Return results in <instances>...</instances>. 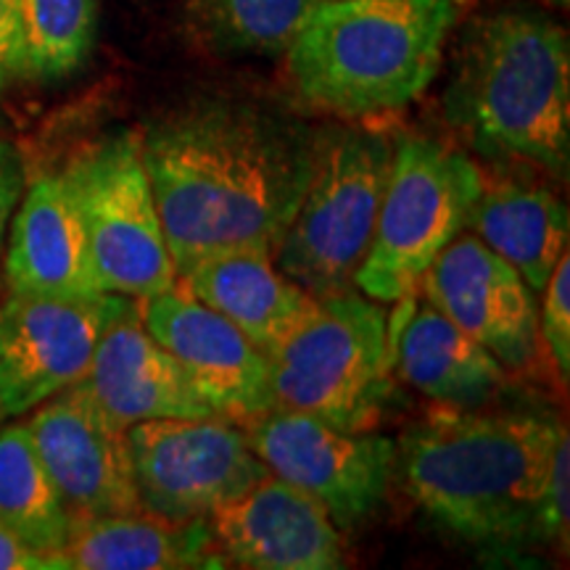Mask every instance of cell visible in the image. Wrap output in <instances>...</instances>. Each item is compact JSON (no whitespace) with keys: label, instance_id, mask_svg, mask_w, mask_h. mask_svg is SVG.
<instances>
[{"label":"cell","instance_id":"obj_1","mask_svg":"<svg viewBox=\"0 0 570 570\" xmlns=\"http://www.w3.org/2000/svg\"><path fill=\"white\" fill-rule=\"evenodd\" d=\"M317 135L254 106L204 101L140 132L142 167L177 275L209 254H275Z\"/></svg>","mask_w":570,"mask_h":570},{"label":"cell","instance_id":"obj_2","mask_svg":"<svg viewBox=\"0 0 570 570\" xmlns=\"http://www.w3.org/2000/svg\"><path fill=\"white\" fill-rule=\"evenodd\" d=\"M562 425L539 415L441 410L407 428L394 465L428 515L481 547L537 541V515Z\"/></svg>","mask_w":570,"mask_h":570},{"label":"cell","instance_id":"obj_3","mask_svg":"<svg viewBox=\"0 0 570 570\" xmlns=\"http://www.w3.org/2000/svg\"><path fill=\"white\" fill-rule=\"evenodd\" d=\"M446 114L491 159L531 161L554 175L570 161V46L539 11H497L470 27Z\"/></svg>","mask_w":570,"mask_h":570},{"label":"cell","instance_id":"obj_4","mask_svg":"<svg viewBox=\"0 0 570 570\" xmlns=\"http://www.w3.org/2000/svg\"><path fill=\"white\" fill-rule=\"evenodd\" d=\"M458 17V0H317L285 51L291 80L320 111H399L439 75Z\"/></svg>","mask_w":570,"mask_h":570},{"label":"cell","instance_id":"obj_5","mask_svg":"<svg viewBox=\"0 0 570 570\" xmlns=\"http://www.w3.org/2000/svg\"><path fill=\"white\" fill-rule=\"evenodd\" d=\"M391 164L394 140L383 132L317 135L309 183L273 254L277 269L312 296L346 291L373 240Z\"/></svg>","mask_w":570,"mask_h":570},{"label":"cell","instance_id":"obj_6","mask_svg":"<svg viewBox=\"0 0 570 570\" xmlns=\"http://www.w3.org/2000/svg\"><path fill=\"white\" fill-rule=\"evenodd\" d=\"M389 317L375 298L336 291L269 354V394L344 431H367L391 391Z\"/></svg>","mask_w":570,"mask_h":570},{"label":"cell","instance_id":"obj_7","mask_svg":"<svg viewBox=\"0 0 570 570\" xmlns=\"http://www.w3.org/2000/svg\"><path fill=\"white\" fill-rule=\"evenodd\" d=\"M483 185L481 169L458 148L425 135L399 138L356 288L381 304L412 296L433 259L468 227Z\"/></svg>","mask_w":570,"mask_h":570},{"label":"cell","instance_id":"obj_8","mask_svg":"<svg viewBox=\"0 0 570 570\" xmlns=\"http://www.w3.org/2000/svg\"><path fill=\"white\" fill-rule=\"evenodd\" d=\"M88 240L92 269L106 294L148 298L177 283L140 132L122 130L85 148L63 169Z\"/></svg>","mask_w":570,"mask_h":570},{"label":"cell","instance_id":"obj_9","mask_svg":"<svg viewBox=\"0 0 570 570\" xmlns=\"http://www.w3.org/2000/svg\"><path fill=\"white\" fill-rule=\"evenodd\" d=\"M140 510L177 520L209 518L267 479L246 433L227 417H167L125 431Z\"/></svg>","mask_w":570,"mask_h":570},{"label":"cell","instance_id":"obj_10","mask_svg":"<svg viewBox=\"0 0 570 570\" xmlns=\"http://www.w3.org/2000/svg\"><path fill=\"white\" fill-rule=\"evenodd\" d=\"M246 439L269 473L315 499L338 531L365 523L386 499L396 460L386 436L273 407L248 420Z\"/></svg>","mask_w":570,"mask_h":570},{"label":"cell","instance_id":"obj_11","mask_svg":"<svg viewBox=\"0 0 570 570\" xmlns=\"http://www.w3.org/2000/svg\"><path fill=\"white\" fill-rule=\"evenodd\" d=\"M130 296L9 294L0 304V415L19 417L88 373L98 338Z\"/></svg>","mask_w":570,"mask_h":570},{"label":"cell","instance_id":"obj_12","mask_svg":"<svg viewBox=\"0 0 570 570\" xmlns=\"http://www.w3.org/2000/svg\"><path fill=\"white\" fill-rule=\"evenodd\" d=\"M140 317L219 417L248 423L275 407L269 356L180 281L169 291L140 298Z\"/></svg>","mask_w":570,"mask_h":570},{"label":"cell","instance_id":"obj_13","mask_svg":"<svg viewBox=\"0 0 570 570\" xmlns=\"http://www.w3.org/2000/svg\"><path fill=\"white\" fill-rule=\"evenodd\" d=\"M27 431L71 520L140 510L125 431L98 410L80 381L38 404Z\"/></svg>","mask_w":570,"mask_h":570},{"label":"cell","instance_id":"obj_14","mask_svg":"<svg viewBox=\"0 0 570 570\" xmlns=\"http://www.w3.org/2000/svg\"><path fill=\"white\" fill-rule=\"evenodd\" d=\"M425 302L460 331L520 370L537 356V294L479 235H458L420 277Z\"/></svg>","mask_w":570,"mask_h":570},{"label":"cell","instance_id":"obj_15","mask_svg":"<svg viewBox=\"0 0 570 570\" xmlns=\"http://www.w3.org/2000/svg\"><path fill=\"white\" fill-rule=\"evenodd\" d=\"M209 525L225 558L240 568L336 570L346 566L338 525L309 494L273 473L214 510Z\"/></svg>","mask_w":570,"mask_h":570},{"label":"cell","instance_id":"obj_16","mask_svg":"<svg viewBox=\"0 0 570 570\" xmlns=\"http://www.w3.org/2000/svg\"><path fill=\"white\" fill-rule=\"evenodd\" d=\"M138 298H130L98 338L80 386L114 425L146 420L214 417L173 354L146 331Z\"/></svg>","mask_w":570,"mask_h":570},{"label":"cell","instance_id":"obj_17","mask_svg":"<svg viewBox=\"0 0 570 570\" xmlns=\"http://www.w3.org/2000/svg\"><path fill=\"white\" fill-rule=\"evenodd\" d=\"M9 294L85 298L104 294L92 269L75 198L61 173L40 175L24 188L3 252Z\"/></svg>","mask_w":570,"mask_h":570},{"label":"cell","instance_id":"obj_18","mask_svg":"<svg viewBox=\"0 0 570 570\" xmlns=\"http://www.w3.org/2000/svg\"><path fill=\"white\" fill-rule=\"evenodd\" d=\"M177 281L230 320L267 356L288 341L317 304V296L277 269L273 254L252 248L204 256L183 269Z\"/></svg>","mask_w":570,"mask_h":570},{"label":"cell","instance_id":"obj_19","mask_svg":"<svg viewBox=\"0 0 570 570\" xmlns=\"http://www.w3.org/2000/svg\"><path fill=\"white\" fill-rule=\"evenodd\" d=\"M389 338L399 377L446 407H483L508 383L502 362L428 302L404 306L391 320Z\"/></svg>","mask_w":570,"mask_h":570},{"label":"cell","instance_id":"obj_20","mask_svg":"<svg viewBox=\"0 0 570 570\" xmlns=\"http://www.w3.org/2000/svg\"><path fill=\"white\" fill-rule=\"evenodd\" d=\"M61 554L67 568L77 570H190L227 566L225 552L212 533L209 518L177 523L146 510L75 520Z\"/></svg>","mask_w":570,"mask_h":570},{"label":"cell","instance_id":"obj_21","mask_svg":"<svg viewBox=\"0 0 570 570\" xmlns=\"http://www.w3.org/2000/svg\"><path fill=\"white\" fill-rule=\"evenodd\" d=\"M468 227L529 283L533 294L568 254V206L547 188L523 183L483 185Z\"/></svg>","mask_w":570,"mask_h":570},{"label":"cell","instance_id":"obj_22","mask_svg":"<svg viewBox=\"0 0 570 570\" xmlns=\"http://www.w3.org/2000/svg\"><path fill=\"white\" fill-rule=\"evenodd\" d=\"M0 525L40 554H61L75 525L27 423L0 431Z\"/></svg>","mask_w":570,"mask_h":570},{"label":"cell","instance_id":"obj_23","mask_svg":"<svg viewBox=\"0 0 570 570\" xmlns=\"http://www.w3.org/2000/svg\"><path fill=\"white\" fill-rule=\"evenodd\" d=\"M98 0H19V80L59 82L90 59Z\"/></svg>","mask_w":570,"mask_h":570},{"label":"cell","instance_id":"obj_24","mask_svg":"<svg viewBox=\"0 0 570 570\" xmlns=\"http://www.w3.org/2000/svg\"><path fill=\"white\" fill-rule=\"evenodd\" d=\"M317 0H190L198 38L219 53L281 56Z\"/></svg>","mask_w":570,"mask_h":570},{"label":"cell","instance_id":"obj_25","mask_svg":"<svg viewBox=\"0 0 570 570\" xmlns=\"http://www.w3.org/2000/svg\"><path fill=\"white\" fill-rule=\"evenodd\" d=\"M541 306V338H544L562 383L570 375V256L566 254L544 285Z\"/></svg>","mask_w":570,"mask_h":570},{"label":"cell","instance_id":"obj_26","mask_svg":"<svg viewBox=\"0 0 570 570\" xmlns=\"http://www.w3.org/2000/svg\"><path fill=\"white\" fill-rule=\"evenodd\" d=\"M570 441L562 425L558 444H554L550 475H547L541 504L537 515V541L560 539L568 544V504H570Z\"/></svg>","mask_w":570,"mask_h":570},{"label":"cell","instance_id":"obj_27","mask_svg":"<svg viewBox=\"0 0 570 570\" xmlns=\"http://www.w3.org/2000/svg\"><path fill=\"white\" fill-rule=\"evenodd\" d=\"M27 188V173L21 154L11 140L0 135V288H3V252L6 238H9V225L13 212L21 202V194Z\"/></svg>","mask_w":570,"mask_h":570},{"label":"cell","instance_id":"obj_28","mask_svg":"<svg viewBox=\"0 0 570 570\" xmlns=\"http://www.w3.org/2000/svg\"><path fill=\"white\" fill-rule=\"evenodd\" d=\"M19 82V0H0V101Z\"/></svg>","mask_w":570,"mask_h":570},{"label":"cell","instance_id":"obj_29","mask_svg":"<svg viewBox=\"0 0 570 570\" xmlns=\"http://www.w3.org/2000/svg\"><path fill=\"white\" fill-rule=\"evenodd\" d=\"M0 570H67L63 554H40L0 525Z\"/></svg>","mask_w":570,"mask_h":570},{"label":"cell","instance_id":"obj_30","mask_svg":"<svg viewBox=\"0 0 570 570\" xmlns=\"http://www.w3.org/2000/svg\"><path fill=\"white\" fill-rule=\"evenodd\" d=\"M552 3H558V6H566V3H568V0H552Z\"/></svg>","mask_w":570,"mask_h":570}]
</instances>
